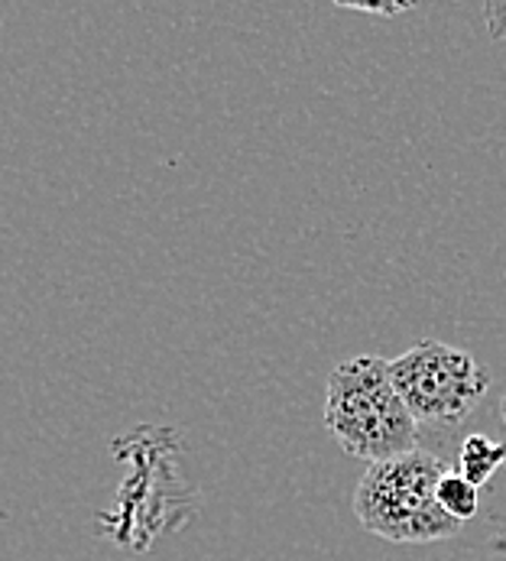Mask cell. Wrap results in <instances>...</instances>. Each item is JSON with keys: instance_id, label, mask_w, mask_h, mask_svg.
Wrapping results in <instances>:
<instances>
[{"instance_id": "obj_5", "label": "cell", "mask_w": 506, "mask_h": 561, "mask_svg": "<svg viewBox=\"0 0 506 561\" xmlns=\"http://www.w3.org/2000/svg\"><path fill=\"white\" fill-rule=\"evenodd\" d=\"M438 506L455 519V523H468V519H474L478 516V510H481V490L474 486V483H468L458 471H448L441 483H438Z\"/></svg>"}, {"instance_id": "obj_8", "label": "cell", "mask_w": 506, "mask_h": 561, "mask_svg": "<svg viewBox=\"0 0 506 561\" xmlns=\"http://www.w3.org/2000/svg\"><path fill=\"white\" fill-rule=\"evenodd\" d=\"M501 415H504V422H506V397H504V402H501Z\"/></svg>"}, {"instance_id": "obj_7", "label": "cell", "mask_w": 506, "mask_h": 561, "mask_svg": "<svg viewBox=\"0 0 506 561\" xmlns=\"http://www.w3.org/2000/svg\"><path fill=\"white\" fill-rule=\"evenodd\" d=\"M484 20H487L491 36L506 43V0H491V3L484 7Z\"/></svg>"}, {"instance_id": "obj_1", "label": "cell", "mask_w": 506, "mask_h": 561, "mask_svg": "<svg viewBox=\"0 0 506 561\" xmlns=\"http://www.w3.org/2000/svg\"><path fill=\"white\" fill-rule=\"evenodd\" d=\"M325 425L350 458L370 465L416 451V419L393 387L390 360L373 354L341 360L332 370Z\"/></svg>"}, {"instance_id": "obj_2", "label": "cell", "mask_w": 506, "mask_h": 561, "mask_svg": "<svg viewBox=\"0 0 506 561\" xmlns=\"http://www.w3.org/2000/svg\"><path fill=\"white\" fill-rule=\"evenodd\" d=\"M445 474L448 465L422 448L370 465L354 490L357 523L387 542L419 546L455 539L464 526L455 523L435 496Z\"/></svg>"}, {"instance_id": "obj_6", "label": "cell", "mask_w": 506, "mask_h": 561, "mask_svg": "<svg viewBox=\"0 0 506 561\" xmlns=\"http://www.w3.org/2000/svg\"><path fill=\"white\" fill-rule=\"evenodd\" d=\"M341 10H354V13H373V16H400L406 10H413V3H341Z\"/></svg>"}, {"instance_id": "obj_4", "label": "cell", "mask_w": 506, "mask_h": 561, "mask_svg": "<svg viewBox=\"0 0 506 561\" xmlns=\"http://www.w3.org/2000/svg\"><path fill=\"white\" fill-rule=\"evenodd\" d=\"M506 468V442H494L487 435H468L458 451V474L478 490Z\"/></svg>"}, {"instance_id": "obj_3", "label": "cell", "mask_w": 506, "mask_h": 561, "mask_svg": "<svg viewBox=\"0 0 506 561\" xmlns=\"http://www.w3.org/2000/svg\"><path fill=\"white\" fill-rule=\"evenodd\" d=\"M390 377L410 415L419 422H461L484 400L491 374L474 354L445 341H419L406 354L390 360Z\"/></svg>"}]
</instances>
